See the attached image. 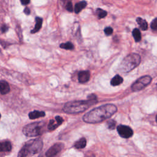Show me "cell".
Returning <instances> with one entry per match:
<instances>
[{
	"label": "cell",
	"instance_id": "11",
	"mask_svg": "<svg viewBox=\"0 0 157 157\" xmlns=\"http://www.w3.org/2000/svg\"><path fill=\"white\" fill-rule=\"evenodd\" d=\"M12 150V144L8 140H3L0 142V152H10Z\"/></svg>",
	"mask_w": 157,
	"mask_h": 157
},
{
	"label": "cell",
	"instance_id": "6",
	"mask_svg": "<svg viewBox=\"0 0 157 157\" xmlns=\"http://www.w3.org/2000/svg\"><path fill=\"white\" fill-rule=\"evenodd\" d=\"M152 82V77L149 76H145L140 77L139 78L134 82L131 85V89L133 92H138L142 90L147 85H149Z\"/></svg>",
	"mask_w": 157,
	"mask_h": 157
},
{
	"label": "cell",
	"instance_id": "5",
	"mask_svg": "<svg viewBox=\"0 0 157 157\" xmlns=\"http://www.w3.org/2000/svg\"><path fill=\"white\" fill-rule=\"evenodd\" d=\"M45 126V122L31 123L23 127V133L28 137H37L44 133Z\"/></svg>",
	"mask_w": 157,
	"mask_h": 157
},
{
	"label": "cell",
	"instance_id": "15",
	"mask_svg": "<svg viewBox=\"0 0 157 157\" xmlns=\"http://www.w3.org/2000/svg\"><path fill=\"white\" fill-rule=\"evenodd\" d=\"M123 82V78L120 76H119L117 74V75L115 76L112 78V80L110 81V84L112 86H117L122 84Z\"/></svg>",
	"mask_w": 157,
	"mask_h": 157
},
{
	"label": "cell",
	"instance_id": "21",
	"mask_svg": "<svg viewBox=\"0 0 157 157\" xmlns=\"http://www.w3.org/2000/svg\"><path fill=\"white\" fill-rule=\"evenodd\" d=\"M96 12V14L98 16L99 19H103V18H104L106 17V16L107 15V14L106 11L100 9V8H98V9H97Z\"/></svg>",
	"mask_w": 157,
	"mask_h": 157
},
{
	"label": "cell",
	"instance_id": "4",
	"mask_svg": "<svg viewBox=\"0 0 157 157\" xmlns=\"http://www.w3.org/2000/svg\"><path fill=\"white\" fill-rule=\"evenodd\" d=\"M140 63V57L137 53L127 55L120 64L118 70L121 73H129L138 67Z\"/></svg>",
	"mask_w": 157,
	"mask_h": 157
},
{
	"label": "cell",
	"instance_id": "8",
	"mask_svg": "<svg viewBox=\"0 0 157 157\" xmlns=\"http://www.w3.org/2000/svg\"><path fill=\"white\" fill-rule=\"evenodd\" d=\"M63 145L61 144H55L52 146L46 152L47 156H53L57 155L63 148Z\"/></svg>",
	"mask_w": 157,
	"mask_h": 157
},
{
	"label": "cell",
	"instance_id": "29",
	"mask_svg": "<svg viewBox=\"0 0 157 157\" xmlns=\"http://www.w3.org/2000/svg\"><path fill=\"white\" fill-rule=\"evenodd\" d=\"M156 122L157 123V115H156Z\"/></svg>",
	"mask_w": 157,
	"mask_h": 157
},
{
	"label": "cell",
	"instance_id": "19",
	"mask_svg": "<svg viewBox=\"0 0 157 157\" xmlns=\"http://www.w3.org/2000/svg\"><path fill=\"white\" fill-rule=\"evenodd\" d=\"M133 36L136 43H138L141 40V33L139 29L135 28L133 31Z\"/></svg>",
	"mask_w": 157,
	"mask_h": 157
},
{
	"label": "cell",
	"instance_id": "17",
	"mask_svg": "<svg viewBox=\"0 0 157 157\" xmlns=\"http://www.w3.org/2000/svg\"><path fill=\"white\" fill-rule=\"evenodd\" d=\"M43 24V19L40 17L36 18V25L35 28L31 31V33H36L40 30V29L42 27Z\"/></svg>",
	"mask_w": 157,
	"mask_h": 157
},
{
	"label": "cell",
	"instance_id": "18",
	"mask_svg": "<svg viewBox=\"0 0 157 157\" xmlns=\"http://www.w3.org/2000/svg\"><path fill=\"white\" fill-rule=\"evenodd\" d=\"M136 21H137L138 25L140 26V28L142 30L146 31L147 30L148 23L145 20H144L143 19L140 18V17H138V18H137V19H136Z\"/></svg>",
	"mask_w": 157,
	"mask_h": 157
},
{
	"label": "cell",
	"instance_id": "22",
	"mask_svg": "<svg viewBox=\"0 0 157 157\" xmlns=\"http://www.w3.org/2000/svg\"><path fill=\"white\" fill-rule=\"evenodd\" d=\"M115 125H116V122L113 120H110L107 122V127L110 130H114L115 127Z\"/></svg>",
	"mask_w": 157,
	"mask_h": 157
},
{
	"label": "cell",
	"instance_id": "28",
	"mask_svg": "<svg viewBox=\"0 0 157 157\" xmlns=\"http://www.w3.org/2000/svg\"><path fill=\"white\" fill-rule=\"evenodd\" d=\"M24 12H25V14L29 15L30 14V9H29V8L26 7L25 9H24Z\"/></svg>",
	"mask_w": 157,
	"mask_h": 157
},
{
	"label": "cell",
	"instance_id": "14",
	"mask_svg": "<svg viewBox=\"0 0 157 157\" xmlns=\"http://www.w3.org/2000/svg\"><path fill=\"white\" fill-rule=\"evenodd\" d=\"M87 5V3L85 1H82L80 2H78L75 5V7H74V11L76 14H78L79 12L83 10L84 8Z\"/></svg>",
	"mask_w": 157,
	"mask_h": 157
},
{
	"label": "cell",
	"instance_id": "13",
	"mask_svg": "<svg viewBox=\"0 0 157 157\" xmlns=\"http://www.w3.org/2000/svg\"><path fill=\"white\" fill-rule=\"evenodd\" d=\"M45 114L43 111H39V110H34L33 112L29 113L28 117L30 119H36L39 117H44Z\"/></svg>",
	"mask_w": 157,
	"mask_h": 157
},
{
	"label": "cell",
	"instance_id": "23",
	"mask_svg": "<svg viewBox=\"0 0 157 157\" xmlns=\"http://www.w3.org/2000/svg\"><path fill=\"white\" fill-rule=\"evenodd\" d=\"M104 33L107 35V36H110L113 33V29L111 27H106L104 29Z\"/></svg>",
	"mask_w": 157,
	"mask_h": 157
},
{
	"label": "cell",
	"instance_id": "10",
	"mask_svg": "<svg viewBox=\"0 0 157 157\" xmlns=\"http://www.w3.org/2000/svg\"><path fill=\"white\" fill-rule=\"evenodd\" d=\"M90 73L88 71H82L78 74V80L80 83H86L90 80Z\"/></svg>",
	"mask_w": 157,
	"mask_h": 157
},
{
	"label": "cell",
	"instance_id": "3",
	"mask_svg": "<svg viewBox=\"0 0 157 157\" xmlns=\"http://www.w3.org/2000/svg\"><path fill=\"white\" fill-rule=\"evenodd\" d=\"M43 147V142L41 139L36 138L30 140L26 142L23 148L20 150L18 156L25 157L34 155L40 152Z\"/></svg>",
	"mask_w": 157,
	"mask_h": 157
},
{
	"label": "cell",
	"instance_id": "16",
	"mask_svg": "<svg viewBox=\"0 0 157 157\" xmlns=\"http://www.w3.org/2000/svg\"><path fill=\"white\" fill-rule=\"evenodd\" d=\"M86 145V140L84 138L80 139L78 140L74 144V147L77 148V149H81L85 147Z\"/></svg>",
	"mask_w": 157,
	"mask_h": 157
},
{
	"label": "cell",
	"instance_id": "26",
	"mask_svg": "<svg viewBox=\"0 0 157 157\" xmlns=\"http://www.w3.org/2000/svg\"><path fill=\"white\" fill-rule=\"evenodd\" d=\"M8 28H8V27L7 25H4L2 26L1 30L3 33H5L8 30Z\"/></svg>",
	"mask_w": 157,
	"mask_h": 157
},
{
	"label": "cell",
	"instance_id": "1",
	"mask_svg": "<svg viewBox=\"0 0 157 157\" xmlns=\"http://www.w3.org/2000/svg\"><path fill=\"white\" fill-rule=\"evenodd\" d=\"M117 108L112 104H106L92 109L84 115L83 120L87 123H98L106 120L116 113Z\"/></svg>",
	"mask_w": 157,
	"mask_h": 157
},
{
	"label": "cell",
	"instance_id": "30",
	"mask_svg": "<svg viewBox=\"0 0 157 157\" xmlns=\"http://www.w3.org/2000/svg\"><path fill=\"white\" fill-rule=\"evenodd\" d=\"M0 118H1V114H0Z\"/></svg>",
	"mask_w": 157,
	"mask_h": 157
},
{
	"label": "cell",
	"instance_id": "2",
	"mask_svg": "<svg viewBox=\"0 0 157 157\" xmlns=\"http://www.w3.org/2000/svg\"><path fill=\"white\" fill-rule=\"evenodd\" d=\"M96 96L91 94L88 96L87 100L74 101L68 102L63 107V111L68 114H78L83 112L88 109L90 106L96 102Z\"/></svg>",
	"mask_w": 157,
	"mask_h": 157
},
{
	"label": "cell",
	"instance_id": "12",
	"mask_svg": "<svg viewBox=\"0 0 157 157\" xmlns=\"http://www.w3.org/2000/svg\"><path fill=\"white\" fill-rule=\"evenodd\" d=\"M10 92V86L6 81H0V93L2 94H6Z\"/></svg>",
	"mask_w": 157,
	"mask_h": 157
},
{
	"label": "cell",
	"instance_id": "27",
	"mask_svg": "<svg viewBox=\"0 0 157 157\" xmlns=\"http://www.w3.org/2000/svg\"><path fill=\"white\" fill-rule=\"evenodd\" d=\"M23 5H27L30 2V0H20Z\"/></svg>",
	"mask_w": 157,
	"mask_h": 157
},
{
	"label": "cell",
	"instance_id": "25",
	"mask_svg": "<svg viewBox=\"0 0 157 157\" xmlns=\"http://www.w3.org/2000/svg\"><path fill=\"white\" fill-rule=\"evenodd\" d=\"M66 9L69 12H73V7L72 3L71 1H68L67 4V6H66Z\"/></svg>",
	"mask_w": 157,
	"mask_h": 157
},
{
	"label": "cell",
	"instance_id": "7",
	"mask_svg": "<svg viewBox=\"0 0 157 157\" xmlns=\"http://www.w3.org/2000/svg\"><path fill=\"white\" fill-rule=\"evenodd\" d=\"M117 131L119 135L123 138L128 139L133 135V131L128 126L120 125L117 126Z\"/></svg>",
	"mask_w": 157,
	"mask_h": 157
},
{
	"label": "cell",
	"instance_id": "24",
	"mask_svg": "<svg viewBox=\"0 0 157 157\" xmlns=\"http://www.w3.org/2000/svg\"><path fill=\"white\" fill-rule=\"evenodd\" d=\"M151 28L154 30H157V18L153 20L150 25Z\"/></svg>",
	"mask_w": 157,
	"mask_h": 157
},
{
	"label": "cell",
	"instance_id": "20",
	"mask_svg": "<svg viewBox=\"0 0 157 157\" xmlns=\"http://www.w3.org/2000/svg\"><path fill=\"white\" fill-rule=\"evenodd\" d=\"M60 47L66 50H73L74 48V45L71 42H67L66 43H62L60 45Z\"/></svg>",
	"mask_w": 157,
	"mask_h": 157
},
{
	"label": "cell",
	"instance_id": "9",
	"mask_svg": "<svg viewBox=\"0 0 157 157\" xmlns=\"http://www.w3.org/2000/svg\"><path fill=\"white\" fill-rule=\"evenodd\" d=\"M63 122V119L60 116L55 117V120H51L48 125V130L50 131H53L55 130L57 128L61 125Z\"/></svg>",
	"mask_w": 157,
	"mask_h": 157
},
{
	"label": "cell",
	"instance_id": "31",
	"mask_svg": "<svg viewBox=\"0 0 157 157\" xmlns=\"http://www.w3.org/2000/svg\"><path fill=\"white\" fill-rule=\"evenodd\" d=\"M64 1H66V0H64Z\"/></svg>",
	"mask_w": 157,
	"mask_h": 157
}]
</instances>
